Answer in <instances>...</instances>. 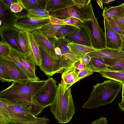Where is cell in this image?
I'll return each mask as SVG.
<instances>
[{
	"label": "cell",
	"instance_id": "obj_46",
	"mask_svg": "<svg viewBox=\"0 0 124 124\" xmlns=\"http://www.w3.org/2000/svg\"><path fill=\"white\" fill-rule=\"evenodd\" d=\"M124 28V18L116 16H114L112 18Z\"/></svg>",
	"mask_w": 124,
	"mask_h": 124
},
{
	"label": "cell",
	"instance_id": "obj_20",
	"mask_svg": "<svg viewBox=\"0 0 124 124\" xmlns=\"http://www.w3.org/2000/svg\"><path fill=\"white\" fill-rule=\"evenodd\" d=\"M67 46L78 61L88 53L96 50L92 47L72 42L68 44Z\"/></svg>",
	"mask_w": 124,
	"mask_h": 124
},
{
	"label": "cell",
	"instance_id": "obj_40",
	"mask_svg": "<svg viewBox=\"0 0 124 124\" xmlns=\"http://www.w3.org/2000/svg\"><path fill=\"white\" fill-rule=\"evenodd\" d=\"M74 4L79 8H82L88 5L91 3V0H72Z\"/></svg>",
	"mask_w": 124,
	"mask_h": 124
},
{
	"label": "cell",
	"instance_id": "obj_53",
	"mask_svg": "<svg viewBox=\"0 0 124 124\" xmlns=\"http://www.w3.org/2000/svg\"><path fill=\"white\" fill-rule=\"evenodd\" d=\"M124 18V5L122 11L121 17Z\"/></svg>",
	"mask_w": 124,
	"mask_h": 124
},
{
	"label": "cell",
	"instance_id": "obj_15",
	"mask_svg": "<svg viewBox=\"0 0 124 124\" xmlns=\"http://www.w3.org/2000/svg\"><path fill=\"white\" fill-rule=\"evenodd\" d=\"M31 33L40 47L44 49L53 57L55 58L61 57V56H57L55 54V47L53 41L42 34L39 29L35 30Z\"/></svg>",
	"mask_w": 124,
	"mask_h": 124
},
{
	"label": "cell",
	"instance_id": "obj_42",
	"mask_svg": "<svg viewBox=\"0 0 124 124\" xmlns=\"http://www.w3.org/2000/svg\"><path fill=\"white\" fill-rule=\"evenodd\" d=\"M49 19L50 22L53 24L67 25L63 20L53 17L50 16L49 17Z\"/></svg>",
	"mask_w": 124,
	"mask_h": 124
},
{
	"label": "cell",
	"instance_id": "obj_7",
	"mask_svg": "<svg viewBox=\"0 0 124 124\" xmlns=\"http://www.w3.org/2000/svg\"><path fill=\"white\" fill-rule=\"evenodd\" d=\"M87 27L91 37L92 47L96 50H101L106 47L105 33L100 26L98 19L92 13V20L84 23Z\"/></svg>",
	"mask_w": 124,
	"mask_h": 124
},
{
	"label": "cell",
	"instance_id": "obj_32",
	"mask_svg": "<svg viewBox=\"0 0 124 124\" xmlns=\"http://www.w3.org/2000/svg\"><path fill=\"white\" fill-rule=\"evenodd\" d=\"M78 29L74 26L65 25L58 31L56 33V38L57 39L64 38L65 36L73 33Z\"/></svg>",
	"mask_w": 124,
	"mask_h": 124
},
{
	"label": "cell",
	"instance_id": "obj_14",
	"mask_svg": "<svg viewBox=\"0 0 124 124\" xmlns=\"http://www.w3.org/2000/svg\"><path fill=\"white\" fill-rule=\"evenodd\" d=\"M0 65L8 74L13 82L24 83L32 80L28 78L12 62L8 59L0 57Z\"/></svg>",
	"mask_w": 124,
	"mask_h": 124
},
{
	"label": "cell",
	"instance_id": "obj_39",
	"mask_svg": "<svg viewBox=\"0 0 124 124\" xmlns=\"http://www.w3.org/2000/svg\"><path fill=\"white\" fill-rule=\"evenodd\" d=\"M10 50L8 45L5 43L0 42V57L7 56L10 53Z\"/></svg>",
	"mask_w": 124,
	"mask_h": 124
},
{
	"label": "cell",
	"instance_id": "obj_50",
	"mask_svg": "<svg viewBox=\"0 0 124 124\" xmlns=\"http://www.w3.org/2000/svg\"><path fill=\"white\" fill-rule=\"evenodd\" d=\"M97 3L100 7L101 9L102 10H103V3L101 0H96Z\"/></svg>",
	"mask_w": 124,
	"mask_h": 124
},
{
	"label": "cell",
	"instance_id": "obj_27",
	"mask_svg": "<svg viewBox=\"0 0 124 124\" xmlns=\"http://www.w3.org/2000/svg\"><path fill=\"white\" fill-rule=\"evenodd\" d=\"M8 100L0 98V124H11L7 109L10 104Z\"/></svg>",
	"mask_w": 124,
	"mask_h": 124
},
{
	"label": "cell",
	"instance_id": "obj_5",
	"mask_svg": "<svg viewBox=\"0 0 124 124\" xmlns=\"http://www.w3.org/2000/svg\"><path fill=\"white\" fill-rule=\"evenodd\" d=\"M93 12L90 3L88 5L81 8L75 5L64 9L49 13L50 16L62 20L73 17L79 19L84 23L92 20Z\"/></svg>",
	"mask_w": 124,
	"mask_h": 124
},
{
	"label": "cell",
	"instance_id": "obj_12",
	"mask_svg": "<svg viewBox=\"0 0 124 124\" xmlns=\"http://www.w3.org/2000/svg\"><path fill=\"white\" fill-rule=\"evenodd\" d=\"M64 38L70 43L92 47L90 33L87 27L84 23L76 31L67 35Z\"/></svg>",
	"mask_w": 124,
	"mask_h": 124
},
{
	"label": "cell",
	"instance_id": "obj_2",
	"mask_svg": "<svg viewBox=\"0 0 124 124\" xmlns=\"http://www.w3.org/2000/svg\"><path fill=\"white\" fill-rule=\"evenodd\" d=\"M122 85L121 83L111 79L96 84L88 99L82 108L88 109H96L110 104L121 91Z\"/></svg>",
	"mask_w": 124,
	"mask_h": 124
},
{
	"label": "cell",
	"instance_id": "obj_37",
	"mask_svg": "<svg viewBox=\"0 0 124 124\" xmlns=\"http://www.w3.org/2000/svg\"><path fill=\"white\" fill-rule=\"evenodd\" d=\"M67 25L74 26L79 28L84 23L78 19L73 18L69 17L63 20Z\"/></svg>",
	"mask_w": 124,
	"mask_h": 124
},
{
	"label": "cell",
	"instance_id": "obj_52",
	"mask_svg": "<svg viewBox=\"0 0 124 124\" xmlns=\"http://www.w3.org/2000/svg\"><path fill=\"white\" fill-rule=\"evenodd\" d=\"M122 98L124 96V83H122Z\"/></svg>",
	"mask_w": 124,
	"mask_h": 124
},
{
	"label": "cell",
	"instance_id": "obj_1",
	"mask_svg": "<svg viewBox=\"0 0 124 124\" xmlns=\"http://www.w3.org/2000/svg\"><path fill=\"white\" fill-rule=\"evenodd\" d=\"M50 106V112L60 123L69 122L75 113V108L71 88L65 84L62 79L57 85L54 101Z\"/></svg>",
	"mask_w": 124,
	"mask_h": 124
},
{
	"label": "cell",
	"instance_id": "obj_38",
	"mask_svg": "<svg viewBox=\"0 0 124 124\" xmlns=\"http://www.w3.org/2000/svg\"><path fill=\"white\" fill-rule=\"evenodd\" d=\"M0 80L2 82L11 83L12 80L6 71L0 65Z\"/></svg>",
	"mask_w": 124,
	"mask_h": 124
},
{
	"label": "cell",
	"instance_id": "obj_33",
	"mask_svg": "<svg viewBox=\"0 0 124 124\" xmlns=\"http://www.w3.org/2000/svg\"><path fill=\"white\" fill-rule=\"evenodd\" d=\"M28 13L27 15L28 16L34 18H46L50 16L49 12L43 8L31 9L28 11Z\"/></svg>",
	"mask_w": 124,
	"mask_h": 124
},
{
	"label": "cell",
	"instance_id": "obj_24",
	"mask_svg": "<svg viewBox=\"0 0 124 124\" xmlns=\"http://www.w3.org/2000/svg\"><path fill=\"white\" fill-rule=\"evenodd\" d=\"M65 25L53 24L50 21L39 30L42 34L48 39L56 38V34L58 31Z\"/></svg>",
	"mask_w": 124,
	"mask_h": 124
},
{
	"label": "cell",
	"instance_id": "obj_47",
	"mask_svg": "<svg viewBox=\"0 0 124 124\" xmlns=\"http://www.w3.org/2000/svg\"><path fill=\"white\" fill-rule=\"evenodd\" d=\"M0 1L10 8L12 4L17 2V0H0Z\"/></svg>",
	"mask_w": 124,
	"mask_h": 124
},
{
	"label": "cell",
	"instance_id": "obj_18",
	"mask_svg": "<svg viewBox=\"0 0 124 124\" xmlns=\"http://www.w3.org/2000/svg\"><path fill=\"white\" fill-rule=\"evenodd\" d=\"M17 16L13 12L10 8L0 1V20L3 25L8 27H13Z\"/></svg>",
	"mask_w": 124,
	"mask_h": 124
},
{
	"label": "cell",
	"instance_id": "obj_55",
	"mask_svg": "<svg viewBox=\"0 0 124 124\" xmlns=\"http://www.w3.org/2000/svg\"><path fill=\"white\" fill-rule=\"evenodd\" d=\"M121 102L124 103V96L122 98L121 101Z\"/></svg>",
	"mask_w": 124,
	"mask_h": 124
},
{
	"label": "cell",
	"instance_id": "obj_43",
	"mask_svg": "<svg viewBox=\"0 0 124 124\" xmlns=\"http://www.w3.org/2000/svg\"><path fill=\"white\" fill-rule=\"evenodd\" d=\"M91 124H108V123L106 117H101L93 120Z\"/></svg>",
	"mask_w": 124,
	"mask_h": 124
},
{
	"label": "cell",
	"instance_id": "obj_25",
	"mask_svg": "<svg viewBox=\"0 0 124 124\" xmlns=\"http://www.w3.org/2000/svg\"><path fill=\"white\" fill-rule=\"evenodd\" d=\"M46 0H17L23 8L28 11L38 8L44 9Z\"/></svg>",
	"mask_w": 124,
	"mask_h": 124
},
{
	"label": "cell",
	"instance_id": "obj_16",
	"mask_svg": "<svg viewBox=\"0 0 124 124\" xmlns=\"http://www.w3.org/2000/svg\"><path fill=\"white\" fill-rule=\"evenodd\" d=\"M87 54L91 58H98L103 59L112 58L124 60V51L107 47L101 50H97Z\"/></svg>",
	"mask_w": 124,
	"mask_h": 124
},
{
	"label": "cell",
	"instance_id": "obj_11",
	"mask_svg": "<svg viewBox=\"0 0 124 124\" xmlns=\"http://www.w3.org/2000/svg\"><path fill=\"white\" fill-rule=\"evenodd\" d=\"M0 26L1 42L6 43L13 48L22 52L18 41V35L21 31L14 26L8 27L2 24Z\"/></svg>",
	"mask_w": 124,
	"mask_h": 124
},
{
	"label": "cell",
	"instance_id": "obj_8",
	"mask_svg": "<svg viewBox=\"0 0 124 124\" xmlns=\"http://www.w3.org/2000/svg\"><path fill=\"white\" fill-rule=\"evenodd\" d=\"M50 22L49 17L39 18L30 17L27 15L17 16L14 26L20 31L32 32L41 29Z\"/></svg>",
	"mask_w": 124,
	"mask_h": 124
},
{
	"label": "cell",
	"instance_id": "obj_48",
	"mask_svg": "<svg viewBox=\"0 0 124 124\" xmlns=\"http://www.w3.org/2000/svg\"><path fill=\"white\" fill-rule=\"evenodd\" d=\"M54 51L55 54L57 56H61V51L60 48L58 47H55Z\"/></svg>",
	"mask_w": 124,
	"mask_h": 124
},
{
	"label": "cell",
	"instance_id": "obj_13",
	"mask_svg": "<svg viewBox=\"0 0 124 124\" xmlns=\"http://www.w3.org/2000/svg\"><path fill=\"white\" fill-rule=\"evenodd\" d=\"M106 47L121 50L123 41L116 32L105 18H104Z\"/></svg>",
	"mask_w": 124,
	"mask_h": 124
},
{
	"label": "cell",
	"instance_id": "obj_3",
	"mask_svg": "<svg viewBox=\"0 0 124 124\" xmlns=\"http://www.w3.org/2000/svg\"><path fill=\"white\" fill-rule=\"evenodd\" d=\"M46 80H30L24 83L13 82L11 85L0 92V98L22 99L28 101L43 110L33 102V98L43 86Z\"/></svg>",
	"mask_w": 124,
	"mask_h": 124
},
{
	"label": "cell",
	"instance_id": "obj_54",
	"mask_svg": "<svg viewBox=\"0 0 124 124\" xmlns=\"http://www.w3.org/2000/svg\"><path fill=\"white\" fill-rule=\"evenodd\" d=\"M121 50L124 52V42H123V43L122 46Z\"/></svg>",
	"mask_w": 124,
	"mask_h": 124
},
{
	"label": "cell",
	"instance_id": "obj_34",
	"mask_svg": "<svg viewBox=\"0 0 124 124\" xmlns=\"http://www.w3.org/2000/svg\"><path fill=\"white\" fill-rule=\"evenodd\" d=\"M105 19L114 30L119 34L123 42H124V28L112 18Z\"/></svg>",
	"mask_w": 124,
	"mask_h": 124
},
{
	"label": "cell",
	"instance_id": "obj_19",
	"mask_svg": "<svg viewBox=\"0 0 124 124\" xmlns=\"http://www.w3.org/2000/svg\"><path fill=\"white\" fill-rule=\"evenodd\" d=\"M6 43L8 46L10 53L7 57H2L8 59L12 62L18 69L26 76L31 80H40L36 76L34 75L26 69L20 62L17 55V50L12 47L8 44Z\"/></svg>",
	"mask_w": 124,
	"mask_h": 124
},
{
	"label": "cell",
	"instance_id": "obj_6",
	"mask_svg": "<svg viewBox=\"0 0 124 124\" xmlns=\"http://www.w3.org/2000/svg\"><path fill=\"white\" fill-rule=\"evenodd\" d=\"M57 83L53 78H48L43 86L33 97V103L44 108L51 105L56 95L57 88Z\"/></svg>",
	"mask_w": 124,
	"mask_h": 124
},
{
	"label": "cell",
	"instance_id": "obj_29",
	"mask_svg": "<svg viewBox=\"0 0 124 124\" xmlns=\"http://www.w3.org/2000/svg\"><path fill=\"white\" fill-rule=\"evenodd\" d=\"M101 76L107 79L124 83V71H105L98 72Z\"/></svg>",
	"mask_w": 124,
	"mask_h": 124
},
{
	"label": "cell",
	"instance_id": "obj_22",
	"mask_svg": "<svg viewBox=\"0 0 124 124\" xmlns=\"http://www.w3.org/2000/svg\"><path fill=\"white\" fill-rule=\"evenodd\" d=\"M78 71L73 65L65 70L62 74V79L70 87L77 76Z\"/></svg>",
	"mask_w": 124,
	"mask_h": 124
},
{
	"label": "cell",
	"instance_id": "obj_31",
	"mask_svg": "<svg viewBox=\"0 0 124 124\" xmlns=\"http://www.w3.org/2000/svg\"><path fill=\"white\" fill-rule=\"evenodd\" d=\"M18 41L22 52L28 55L29 49L27 31H20L18 35Z\"/></svg>",
	"mask_w": 124,
	"mask_h": 124
},
{
	"label": "cell",
	"instance_id": "obj_30",
	"mask_svg": "<svg viewBox=\"0 0 124 124\" xmlns=\"http://www.w3.org/2000/svg\"><path fill=\"white\" fill-rule=\"evenodd\" d=\"M124 5L123 3L116 7H112L109 8L105 7L102 14L104 18H112L115 16L121 17L122 11Z\"/></svg>",
	"mask_w": 124,
	"mask_h": 124
},
{
	"label": "cell",
	"instance_id": "obj_28",
	"mask_svg": "<svg viewBox=\"0 0 124 124\" xmlns=\"http://www.w3.org/2000/svg\"><path fill=\"white\" fill-rule=\"evenodd\" d=\"M103 60L107 66L108 70L124 71V60L112 58Z\"/></svg>",
	"mask_w": 124,
	"mask_h": 124
},
{
	"label": "cell",
	"instance_id": "obj_35",
	"mask_svg": "<svg viewBox=\"0 0 124 124\" xmlns=\"http://www.w3.org/2000/svg\"><path fill=\"white\" fill-rule=\"evenodd\" d=\"M50 120L45 117H36L35 119L30 120L18 122L12 124H48Z\"/></svg>",
	"mask_w": 124,
	"mask_h": 124
},
{
	"label": "cell",
	"instance_id": "obj_44",
	"mask_svg": "<svg viewBox=\"0 0 124 124\" xmlns=\"http://www.w3.org/2000/svg\"><path fill=\"white\" fill-rule=\"evenodd\" d=\"M91 58L90 56L86 54L80 59L78 61L80 63L86 66L89 64Z\"/></svg>",
	"mask_w": 124,
	"mask_h": 124
},
{
	"label": "cell",
	"instance_id": "obj_17",
	"mask_svg": "<svg viewBox=\"0 0 124 124\" xmlns=\"http://www.w3.org/2000/svg\"><path fill=\"white\" fill-rule=\"evenodd\" d=\"M29 53L28 55L36 65L39 66L42 60V54L39 46L34 39L31 32L27 31Z\"/></svg>",
	"mask_w": 124,
	"mask_h": 124
},
{
	"label": "cell",
	"instance_id": "obj_23",
	"mask_svg": "<svg viewBox=\"0 0 124 124\" xmlns=\"http://www.w3.org/2000/svg\"><path fill=\"white\" fill-rule=\"evenodd\" d=\"M17 53L20 62L28 70L34 75L35 74L36 65L27 55L17 50Z\"/></svg>",
	"mask_w": 124,
	"mask_h": 124
},
{
	"label": "cell",
	"instance_id": "obj_36",
	"mask_svg": "<svg viewBox=\"0 0 124 124\" xmlns=\"http://www.w3.org/2000/svg\"><path fill=\"white\" fill-rule=\"evenodd\" d=\"M93 72L91 70L86 66L83 70L78 71V75L72 85L80 80L92 74Z\"/></svg>",
	"mask_w": 124,
	"mask_h": 124
},
{
	"label": "cell",
	"instance_id": "obj_49",
	"mask_svg": "<svg viewBox=\"0 0 124 124\" xmlns=\"http://www.w3.org/2000/svg\"><path fill=\"white\" fill-rule=\"evenodd\" d=\"M118 108L120 110L124 112V103L121 102L118 103Z\"/></svg>",
	"mask_w": 124,
	"mask_h": 124
},
{
	"label": "cell",
	"instance_id": "obj_4",
	"mask_svg": "<svg viewBox=\"0 0 124 124\" xmlns=\"http://www.w3.org/2000/svg\"><path fill=\"white\" fill-rule=\"evenodd\" d=\"M10 99L12 103L7 106V109L11 123L33 120L39 115L30 102L22 99Z\"/></svg>",
	"mask_w": 124,
	"mask_h": 124
},
{
	"label": "cell",
	"instance_id": "obj_9",
	"mask_svg": "<svg viewBox=\"0 0 124 124\" xmlns=\"http://www.w3.org/2000/svg\"><path fill=\"white\" fill-rule=\"evenodd\" d=\"M42 54L41 63L39 66L41 70L46 76L51 77L56 73H62L64 70L61 68V57L55 58L45 50L40 47Z\"/></svg>",
	"mask_w": 124,
	"mask_h": 124
},
{
	"label": "cell",
	"instance_id": "obj_21",
	"mask_svg": "<svg viewBox=\"0 0 124 124\" xmlns=\"http://www.w3.org/2000/svg\"><path fill=\"white\" fill-rule=\"evenodd\" d=\"M72 0H46L44 9L49 12L74 5Z\"/></svg>",
	"mask_w": 124,
	"mask_h": 124
},
{
	"label": "cell",
	"instance_id": "obj_26",
	"mask_svg": "<svg viewBox=\"0 0 124 124\" xmlns=\"http://www.w3.org/2000/svg\"><path fill=\"white\" fill-rule=\"evenodd\" d=\"M93 72L108 70L107 67L103 59L98 58H91L86 66Z\"/></svg>",
	"mask_w": 124,
	"mask_h": 124
},
{
	"label": "cell",
	"instance_id": "obj_51",
	"mask_svg": "<svg viewBox=\"0 0 124 124\" xmlns=\"http://www.w3.org/2000/svg\"><path fill=\"white\" fill-rule=\"evenodd\" d=\"M115 0H102V3L104 4H109V3L111 2L114 1Z\"/></svg>",
	"mask_w": 124,
	"mask_h": 124
},
{
	"label": "cell",
	"instance_id": "obj_10",
	"mask_svg": "<svg viewBox=\"0 0 124 124\" xmlns=\"http://www.w3.org/2000/svg\"><path fill=\"white\" fill-rule=\"evenodd\" d=\"M49 39L53 42L55 48L58 47L61 50V67L63 70H64L78 61L67 46V45L70 43L68 40L65 38L57 39L52 38Z\"/></svg>",
	"mask_w": 124,
	"mask_h": 124
},
{
	"label": "cell",
	"instance_id": "obj_45",
	"mask_svg": "<svg viewBox=\"0 0 124 124\" xmlns=\"http://www.w3.org/2000/svg\"><path fill=\"white\" fill-rule=\"evenodd\" d=\"M76 69L78 71L82 70L86 67V66L80 63L79 61L76 62L74 64Z\"/></svg>",
	"mask_w": 124,
	"mask_h": 124
},
{
	"label": "cell",
	"instance_id": "obj_41",
	"mask_svg": "<svg viewBox=\"0 0 124 124\" xmlns=\"http://www.w3.org/2000/svg\"><path fill=\"white\" fill-rule=\"evenodd\" d=\"M10 8L13 12L16 13L21 11L23 8L20 4L17 2L12 4Z\"/></svg>",
	"mask_w": 124,
	"mask_h": 124
}]
</instances>
